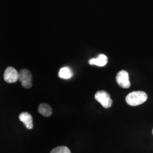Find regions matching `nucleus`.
<instances>
[{"mask_svg":"<svg viewBox=\"0 0 153 153\" xmlns=\"http://www.w3.org/2000/svg\"><path fill=\"white\" fill-rule=\"evenodd\" d=\"M95 99L105 108H108L112 106V99H111L109 94L106 91H97L95 94Z\"/></svg>","mask_w":153,"mask_h":153,"instance_id":"2","label":"nucleus"},{"mask_svg":"<svg viewBox=\"0 0 153 153\" xmlns=\"http://www.w3.org/2000/svg\"><path fill=\"white\" fill-rule=\"evenodd\" d=\"M4 79L7 83H14L19 80V72L13 67H8L5 70Z\"/></svg>","mask_w":153,"mask_h":153,"instance_id":"5","label":"nucleus"},{"mask_svg":"<svg viewBox=\"0 0 153 153\" xmlns=\"http://www.w3.org/2000/svg\"><path fill=\"white\" fill-rule=\"evenodd\" d=\"M148 99L147 94L142 91H133L128 94L126 97V101L132 106H136L145 103Z\"/></svg>","mask_w":153,"mask_h":153,"instance_id":"1","label":"nucleus"},{"mask_svg":"<svg viewBox=\"0 0 153 153\" xmlns=\"http://www.w3.org/2000/svg\"><path fill=\"white\" fill-rule=\"evenodd\" d=\"M108 62V57L104 54H100L97 58L89 60V63L91 65H97L99 67H104Z\"/></svg>","mask_w":153,"mask_h":153,"instance_id":"7","label":"nucleus"},{"mask_svg":"<svg viewBox=\"0 0 153 153\" xmlns=\"http://www.w3.org/2000/svg\"><path fill=\"white\" fill-rule=\"evenodd\" d=\"M152 133H153V131H152Z\"/></svg>","mask_w":153,"mask_h":153,"instance_id":"11","label":"nucleus"},{"mask_svg":"<svg viewBox=\"0 0 153 153\" xmlns=\"http://www.w3.org/2000/svg\"><path fill=\"white\" fill-rule=\"evenodd\" d=\"M51 153H71L70 149L66 146H60L55 148L51 150Z\"/></svg>","mask_w":153,"mask_h":153,"instance_id":"10","label":"nucleus"},{"mask_svg":"<svg viewBox=\"0 0 153 153\" xmlns=\"http://www.w3.org/2000/svg\"><path fill=\"white\" fill-rule=\"evenodd\" d=\"M19 80L22 82L23 87L30 89L32 87V74L27 69H23L19 72Z\"/></svg>","mask_w":153,"mask_h":153,"instance_id":"3","label":"nucleus"},{"mask_svg":"<svg viewBox=\"0 0 153 153\" xmlns=\"http://www.w3.org/2000/svg\"><path fill=\"white\" fill-rule=\"evenodd\" d=\"M38 112L43 116L45 117H49L53 114V110L51 106L49 104H45V103H42L38 106Z\"/></svg>","mask_w":153,"mask_h":153,"instance_id":"8","label":"nucleus"},{"mask_svg":"<svg viewBox=\"0 0 153 153\" xmlns=\"http://www.w3.org/2000/svg\"><path fill=\"white\" fill-rule=\"evenodd\" d=\"M19 120L24 123L27 129H32L33 128V117L28 112H23L19 115Z\"/></svg>","mask_w":153,"mask_h":153,"instance_id":"6","label":"nucleus"},{"mask_svg":"<svg viewBox=\"0 0 153 153\" xmlns=\"http://www.w3.org/2000/svg\"><path fill=\"white\" fill-rule=\"evenodd\" d=\"M116 82L120 87L124 89H128L131 86L128 73L125 70H121L118 72L116 76Z\"/></svg>","mask_w":153,"mask_h":153,"instance_id":"4","label":"nucleus"},{"mask_svg":"<svg viewBox=\"0 0 153 153\" xmlns=\"http://www.w3.org/2000/svg\"><path fill=\"white\" fill-rule=\"evenodd\" d=\"M59 77L63 79H69L72 77L73 76V72L72 70L68 67H64L60 70L58 73Z\"/></svg>","mask_w":153,"mask_h":153,"instance_id":"9","label":"nucleus"}]
</instances>
